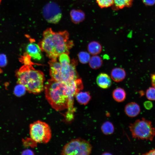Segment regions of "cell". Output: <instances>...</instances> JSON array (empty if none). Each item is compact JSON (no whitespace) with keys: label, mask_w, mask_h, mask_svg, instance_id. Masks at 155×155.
<instances>
[{"label":"cell","mask_w":155,"mask_h":155,"mask_svg":"<svg viewBox=\"0 0 155 155\" xmlns=\"http://www.w3.org/2000/svg\"><path fill=\"white\" fill-rule=\"evenodd\" d=\"M43 36L39 46L51 59H57L63 53L68 54L73 46V41L69 39V34L66 30L55 32L49 28L44 31Z\"/></svg>","instance_id":"6da1fadb"},{"label":"cell","mask_w":155,"mask_h":155,"mask_svg":"<svg viewBox=\"0 0 155 155\" xmlns=\"http://www.w3.org/2000/svg\"><path fill=\"white\" fill-rule=\"evenodd\" d=\"M44 88L46 99L53 109L61 111L67 108L69 91L66 83L51 78L46 82Z\"/></svg>","instance_id":"7a4b0ae2"},{"label":"cell","mask_w":155,"mask_h":155,"mask_svg":"<svg viewBox=\"0 0 155 155\" xmlns=\"http://www.w3.org/2000/svg\"><path fill=\"white\" fill-rule=\"evenodd\" d=\"M16 76L17 83L24 86L29 92L37 94L43 90L44 74L31 65L22 66L17 71Z\"/></svg>","instance_id":"3957f363"},{"label":"cell","mask_w":155,"mask_h":155,"mask_svg":"<svg viewBox=\"0 0 155 155\" xmlns=\"http://www.w3.org/2000/svg\"><path fill=\"white\" fill-rule=\"evenodd\" d=\"M129 128L134 138L152 141L155 136V129L152 122L143 118L131 123Z\"/></svg>","instance_id":"277c9868"},{"label":"cell","mask_w":155,"mask_h":155,"mask_svg":"<svg viewBox=\"0 0 155 155\" xmlns=\"http://www.w3.org/2000/svg\"><path fill=\"white\" fill-rule=\"evenodd\" d=\"M30 135L31 139L35 142L45 144L51 140V131L48 124L38 120L30 124Z\"/></svg>","instance_id":"5b68a950"},{"label":"cell","mask_w":155,"mask_h":155,"mask_svg":"<svg viewBox=\"0 0 155 155\" xmlns=\"http://www.w3.org/2000/svg\"><path fill=\"white\" fill-rule=\"evenodd\" d=\"M90 143L81 138L72 139L63 148L61 154L64 155H88L91 153Z\"/></svg>","instance_id":"8992f818"},{"label":"cell","mask_w":155,"mask_h":155,"mask_svg":"<svg viewBox=\"0 0 155 155\" xmlns=\"http://www.w3.org/2000/svg\"><path fill=\"white\" fill-rule=\"evenodd\" d=\"M42 14L46 20L49 23L56 24L62 17L60 8L56 3L51 2L46 4L42 9Z\"/></svg>","instance_id":"52a82bcc"},{"label":"cell","mask_w":155,"mask_h":155,"mask_svg":"<svg viewBox=\"0 0 155 155\" xmlns=\"http://www.w3.org/2000/svg\"><path fill=\"white\" fill-rule=\"evenodd\" d=\"M61 65V76L62 81L66 83L69 82L70 61L68 54L63 53L59 56Z\"/></svg>","instance_id":"ba28073f"},{"label":"cell","mask_w":155,"mask_h":155,"mask_svg":"<svg viewBox=\"0 0 155 155\" xmlns=\"http://www.w3.org/2000/svg\"><path fill=\"white\" fill-rule=\"evenodd\" d=\"M50 73L51 78L57 81L63 82L61 76V65L57 59H51L49 62Z\"/></svg>","instance_id":"9c48e42d"},{"label":"cell","mask_w":155,"mask_h":155,"mask_svg":"<svg viewBox=\"0 0 155 155\" xmlns=\"http://www.w3.org/2000/svg\"><path fill=\"white\" fill-rule=\"evenodd\" d=\"M27 53L33 59L40 60L42 58V54L39 45L34 43H30L27 46L26 48Z\"/></svg>","instance_id":"30bf717a"},{"label":"cell","mask_w":155,"mask_h":155,"mask_svg":"<svg viewBox=\"0 0 155 155\" xmlns=\"http://www.w3.org/2000/svg\"><path fill=\"white\" fill-rule=\"evenodd\" d=\"M96 82L98 85L103 89H107L111 86L112 82L111 79L107 74L102 73L97 76Z\"/></svg>","instance_id":"8fae6325"},{"label":"cell","mask_w":155,"mask_h":155,"mask_svg":"<svg viewBox=\"0 0 155 155\" xmlns=\"http://www.w3.org/2000/svg\"><path fill=\"white\" fill-rule=\"evenodd\" d=\"M124 111L127 116L130 117H134L139 114L140 112V108L137 103L132 102L126 105Z\"/></svg>","instance_id":"7c38bea8"},{"label":"cell","mask_w":155,"mask_h":155,"mask_svg":"<svg viewBox=\"0 0 155 155\" xmlns=\"http://www.w3.org/2000/svg\"><path fill=\"white\" fill-rule=\"evenodd\" d=\"M126 72L123 69L120 67L113 68L111 71V76L115 82H119L122 81L125 78Z\"/></svg>","instance_id":"4fadbf2b"},{"label":"cell","mask_w":155,"mask_h":155,"mask_svg":"<svg viewBox=\"0 0 155 155\" xmlns=\"http://www.w3.org/2000/svg\"><path fill=\"white\" fill-rule=\"evenodd\" d=\"M70 15L72 22L78 24L82 22L85 19L84 13L79 9H73L70 12Z\"/></svg>","instance_id":"5bb4252c"},{"label":"cell","mask_w":155,"mask_h":155,"mask_svg":"<svg viewBox=\"0 0 155 155\" xmlns=\"http://www.w3.org/2000/svg\"><path fill=\"white\" fill-rule=\"evenodd\" d=\"M75 97L80 104L86 105L88 104L91 99V96L89 92H79Z\"/></svg>","instance_id":"9a60e30c"},{"label":"cell","mask_w":155,"mask_h":155,"mask_svg":"<svg viewBox=\"0 0 155 155\" xmlns=\"http://www.w3.org/2000/svg\"><path fill=\"white\" fill-rule=\"evenodd\" d=\"M112 96L115 101L118 102H121L125 100L126 97V93L123 89L118 87L113 90Z\"/></svg>","instance_id":"2e32d148"},{"label":"cell","mask_w":155,"mask_h":155,"mask_svg":"<svg viewBox=\"0 0 155 155\" xmlns=\"http://www.w3.org/2000/svg\"><path fill=\"white\" fill-rule=\"evenodd\" d=\"M102 50L101 45L97 41H92L89 43L88 46V50L89 53L93 55L99 54Z\"/></svg>","instance_id":"e0dca14e"},{"label":"cell","mask_w":155,"mask_h":155,"mask_svg":"<svg viewBox=\"0 0 155 155\" xmlns=\"http://www.w3.org/2000/svg\"><path fill=\"white\" fill-rule=\"evenodd\" d=\"M133 0H114V7L115 9H122L125 7H131Z\"/></svg>","instance_id":"ac0fdd59"},{"label":"cell","mask_w":155,"mask_h":155,"mask_svg":"<svg viewBox=\"0 0 155 155\" xmlns=\"http://www.w3.org/2000/svg\"><path fill=\"white\" fill-rule=\"evenodd\" d=\"M90 67L94 69H97L100 68L102 64V59L99 56L94 55L90 57L89 61Z\"/></svg>","instance_id":"d6986e66"},{"label":"cell","mask_w":155,"mask_h":155,"mask_svg":"<svg viewBox=\"0 0 155 155\" xmlns=\"http://www.w3.org/2000/svg\"><path fill=\"white\" fill-rule=\"evenodd\" d=\"M101 130L103 133L106 135H111L114 132V127L110 122L106 121L103 123L101 126Z\"/></svg>","instance_id":"ffe728a7"},{"label":"cell","mask_w":155,"mask_h":155,"mask_svg":"<svg viewBox=\"0 0 155 155\" xmlns=\"http://www.w3.org/2000/svg\"><path fill=\"white\" fill-rule=\"evenodd\" d=\"M78 57L80 62L83 64L89 62L90 58L89 53L86 51H81L78 54Z\"/></svg>","instance_id":"44dd1931"},{"label":"cell","mask_w":155,"mask_h":155,"mask_svg":"<svg viewBox=\"0 0 155 155\" xmlns=\"http://www.w3.org/2000/svg\"><path fill=\"white\" fill-rule=\"evenodd\" d=\"M26 90V87L24 86L18 84L14 88V93L17 96H21L25 94Z\"/></svg>","instance_id":"7402d4cb"},{"label":"cell","mask_w":155,"mask_h":155,"mask_svg":"<svg viewBox=\"0 0 155 155\" xmlns=\"http://www.w3.org/2000/svg\"><path fill=\"white\" fill-rule=\"evenodd\" d=\"M98 5L101 8H107L113 5L114 0H96Z\"/></svg>","instance_id":"603a6c76"},{"label":"cell","mask_w":155,"mask_h":155,"mask_svg":"<svg viewBox=\"0 0 155 155\" xmlns=\"http://www.w3.org/2000/svg\"><path fill=\"white\" fill-rule=\"evenodd\" d=\"M146 96L148 100L155 101V88L152 86L148 88L146 92Z\"/></svg>","instance_id":"cb8c5ba5"},{"label":"cell","mask_w":155,"mask_h":155,"mask_svg":"<svg viewBox=\"0 0 155 155\" xmlns=\"http://www.w3.org/2000/svg\"><path fill=\"white\" fill-rule=\"evenodd\" d=\"M7 63V60L6 55L3 54H0V67H4Z\"/></svg>","instance_id":"d4e9b609"},{"label":"cell","mask_w":155,"mask_h":155,"mask_svg":"<svg viewBox=\"0 0 155 155\" xmlns=\"http://www.w3.org/2000/svg\"><path fill=\"white\" fill-rule=\"evenodd\" d=\"M144 3L146 5L152 6L155 4V0H142Z\"/></svg>","instance_id":"484cf974"},{"label":"cell","mask_w":155,"mask_h":155,"mask_svg":"<svg viewBox=\"0 0 155 155\" xmlns=\"http://www.w3.org/2000/svg\"><path fill=\"white\" fill-rule=\"evenodd\" d=\"M144 107L147 109L151 108L152 106V103L150 101L145 102L144 103Z\"/></svg>","instance_id":"4316f807"},{"label":"cell","mask_w":155,"mask_h":155,"mask_svg":"<svg viewBox=\"0 0 155 155\" xmlns=\"http://www.w3.org/2000/svg\"><path fill=\"white\" fill-rule=\"evenodd\" d=\"M151 79L152 86L155 88V72L151 75Z\"/></svg>","instance_id":"83f0119b"},{"label":"cell","mask_w":155,"mask_h":155,"mask_svg":"<svg viewBox=\"0 0 155 155\" xmlns=\"http://www.w3.org/2000/svg\"><path fill=\"white\" fill-rule=\"evenodd\" d=\"M145 155H155V148L152 149L143 154Z\"/></svg>","instance_id":"f1b7e54d"},{"label":"cell","mask_w":155,"mask_h":155,"mask_svg":"<svg viewBox=\"0 0 155 155\" xmlns=\"http://www.w3.org/2000/svg\"><path fill=\"white\" fill-rule=\"evenodd\" d=\"M23 154H34V152L31 150H27L24 151Z\"/></svg>","instance_id":"f546056e"},{"label":"cell","mask_w":155,"mask_h":155,"mask_svg":"<svg viewBox=\"0 0 155 155\" xmlns=\"http://www.w3.org/2000/svg\"><path fill=\"white\" fill-rule=\"evenodd\" d=\"M111 154L110 153H107V154H106V153H104V154Z\"/></svg>","instance_id":"4dcf8cb0"},{"label":"cell","mask_w":155,"mask_h":155,"mask_svg":"<svg viewBox=\"0 0 155 155\" xmlns=\"http://www.w3.org/2000/svg\"><path fill=\"white\" fill-rule=\"evenodd\" d=\"M1 0H0V4L1 2Z\"/></svg>","instance_id":"1f68e13d"}]
</instances>
